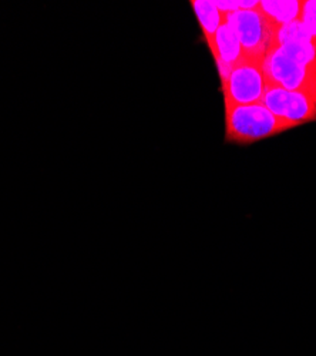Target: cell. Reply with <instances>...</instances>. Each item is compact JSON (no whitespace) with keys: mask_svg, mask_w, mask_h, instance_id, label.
<instances>
[{"mask_svg":"<svg viewBox=\"0 0 316 356\" xmlns=\"http://www.w3.org/2000/svg\"><path fill=\"white\" fill-rule=\"evenodd\" d=\"M225 123L226 140L240 144H251L297 127V124L276 117L263 103H225Z\"/></svg>","mask_w":316,"mask_h":356,"instance_id":"obj_1","label":"cell"},{"mask_svg":"<svg viewBox=\"0 0 316 356\" xmlns=\"http://www.w3.org/2000/svg\"><path fill=\"white\" fill-rule=\"evenodd\" d=\"M263 104L276 117L297 126L316 120V97L303 92H290L267 83Z\"/></svg>","mask_w":316,"mask_h":356,"instance_id":"obj_5","label":"cell"},{"mask_svg":"<svg viewBox=\"0 0 316 356\" xmlns=\"http://www.w3.org/2000/svg\"><path fill=\"white\" fill-rule=\"evenodd\" d=\"M303 2L299 0H261L258 9L278 29L299 20Z\"/></svg>","mask_w":316,"mask_h":356,"instance_id":"obj_8","label":"cell"},{"mask_svg":"<svg viewBox=\"0 0 316 356\" xmlns=\"http://www.w3.org/2000/svg\"><path fill=\"white\" fill-rule=\"evenodd\" d=\"M225 20L237 35L245 57L263 63L274 49L279 47V31L258 8L225 13Z\"/></svg>","mask_w":316,"mask_h":356,"instance_id":"obj_2","label":"cell"},{"mask_svg":"<svg viewBox=\"0 0 316 356\" xmlns=\"http://www.w3.org/2000/svg\"><path fill=\"white\" fill-rule=\"evenodd\" d=\"M278 44L291 60L302 66L316 67V40L310 38L301 20L279 29Z\"/></svg>","mask_w":316,"mask_h":356,"instance_id":"obj_6","label":"cell"},{"mask_svg":"<svg viewBox=\"0 0 316 356\" xmlns=\"http://www.w3.org/2000/svg\"><path fill=\"white\" fill-rule=\"evenodd\" d=\"M299 20L302 22L303 27L306 29V32L310 35V38L316 40V0H308V2H303Z\"/></svg>","mask_w":316,"mask_h":356,"instance_id":"obj_10","label":"cell"},{"mask_svg":"<svg viewBox=\"0 0 316 356\" xmlns=\"http://www.w3.org/2000/svg\"><path fill=\"white\" fill-rule=\"evenodd\" d=\"M192 9L197 15L201 29L206 35L210 49L214 46V36L221 26L222 20L225 19V13H222L214 3V0H194L191 2Z\"/></svg>","mask_w":316,"mask_h":356,"instance_id":"obj_9","label":"cell"},{"mask_svg":"<svg viewBox=\"0 0 316 356\" xmlns=\"http://www.w3.org/2000/svg\"><path fill=\"white\" fill-rule=\"evenodd\" d=\"M263 69L268 84L316 97V67L302 66L291 60L281 47L274 49L264 58Z\"/></svg>","mask_w":316,"mask_h":356,"instance_id":"obj_3","label":"cell"},{"mask_svg":"<svg viewBox=\"0 0 316 356\" xmlns=\"http://www.w3.org/2000/svg\"><path fill=\"white\" fill-rule=\"evenodd\" d=\"M225 103L231 104H253L263 103L267 80L263 63L242 57L233 66L226 81L222 83Z\"/></svg>","mask_w":316,"mask_h":356,"instance_id":"obj_4","label":"cell"},{"mask_svg":"<svg viewBox=\"0 0 316 356\" xmlns=\"http://www.w3.org/2000/svg\"><path fill=\"white\" fill-rule=\"evenodd\" d=\"M211 51L215 60H221L228 66L237 65L242 57H245L237 35L228 26L225 19L214 36V46L211 47Z\"/></svg>","mask_w":316,"mask_h":356,"instance_id":"obj_7","label":"cell"}]
</instances>
